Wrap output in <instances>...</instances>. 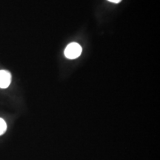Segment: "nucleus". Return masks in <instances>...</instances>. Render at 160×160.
Returning <instances> with one entry per match:
<instances>
[{
	"label": "nucleus",
	"instance_id": "obj_1",
	"mask_svg": "<svg viewBox=\"0 0 160 160\" xmlns=\"http://www.w3.org/2000/svg\"><path fill=\"white\" fill-rule=\"evenodd\" d=\"M82 51V49L81 45L77 42H72L66 47L65 50V56L70 59H77L81 55Z\"/></svg>",
	"mask_w": 160,
	"mask_h": 160
},
{
	"label": "nucleus",
	"instance_id": "obj_2",
	"mask_svg": "<svg viewBox=\"0 0 160 160\" xmlns=\"http://www.w3.org/2000/svg\"><path fill=\"white\" fill-rule=\"evenodd\" d=\"M11 82V75L8 71H0V88H7Z\"/></svg>",
	"mask_w": 160,
	"mask_h": 160
},
{
	"label": "nucleus",
	"instance_id": "obj_3",
	"mask_svg": "<svg viewBox=\"0 0 160 160\" xmlns=\"http://www.w3.org/2000/svg\"><path fill=\"white\" fill-rule=\"evenodd\" d=\"M6 129H7V125H6L5 120L0 118V136L2 135L5 133Z\"/></svg>",
	"mask_w": 160,
	"mask_h": 160
},
{
	"label": "nucleus",
	"instance_id": "obj_4",
	"mask_svg": "<svg viewBox=\"0 0 160 160\" xmlns=\"http://www.w3.org/2000/svg\"><path fill=\"white\" fill-rule=\"evenodd\" d=\"M108 1L111 2H113V3L118 4V3H119L120 2H122V0H108Z\"/></svg>",
	"mask_w": 160,
	"mask_h": 160
}]
</instances>
